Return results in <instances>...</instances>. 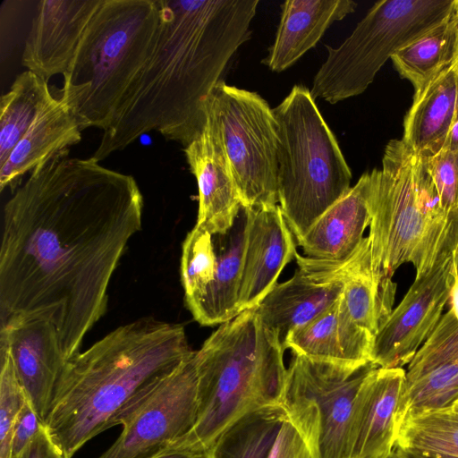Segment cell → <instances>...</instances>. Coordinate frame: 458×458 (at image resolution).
<instances>
[{"mask_svg":"<svg viewBox=\"0 0 458 458\" xmlns=\"http://www.w3.org/2000/svg\"><path fill=\"white\" fill-rule=\"evenodd\" d=\"M384 458H402L397 449L394 447L387 455Z\"/></svg>","mask_w":458,"mask_h":458,"instance_id":"cell-44","label":"cell"},{"mask_svg":"<svg viewBox=\"0 0 458 458\" xmlns=\"http://www.w3.org/2000/svg\"><path fill=\"white\" fill-rule=\"evenodd\" d=\"M427 164L442 208L449 215L458 214V148H444L427 158Z\"/></svg>","mask_w":458,"mask_h":458,"instance_id":"cell-34","label":"cell"},{"mask_svg":"<svg viewBox=\"0 0 458 458\" xmlns=\"http://www.w3.org/2000/svg\"><path fill=\"white\" fill-rule=\"evenodd\" d=\"M405 379L403 368L376 367L357 394L348 458H384L395 445V412Z\"/></svg>","mask_w":458,"mask_h":458,"instance_id":"cell-18","label":"cell"},{"mask_svg":"<svg viewBox=\"0 0 458 458\" xmlns=\"http://www.w3.org/2000/svg\"><path fill=\"white\" fill-rule=\"evenodd\" d=\"M293 237L279 205L250 208L240 312L258 307L277 284L281 272L297 252Z\"/></svg>","mask_w":458,"mask_h":458,"instance_id":"cell-15","label":"cell"},{"mask_svg":"<svg viewBox=\"0 0 458 458\" xmlns=\"http://www.w3.org/2000/svg\"><path fill=\"white\" fill-rule=\"evenodd\" d=\"M394 447L458 456V414L446 406L408 416L397 431Z\"/></svg>","mask_w":458,"mask_h":458,"instance_id":"cell-29","label":"cell"},{"mask_svg":"<svg viewBox=\"0 0 458 458\" xmlns=\"http://www.w3.org/2000/svg\"><path fill=\"white\" fill-rule=\"evenodd\" d=\"M344 284L318 282L296 270L292 278L276 284L256 310L263 324L275 331L283 344L289 333L335 302Z\"/></svg>","mask_w":458,"mask_h":458,"instance_id":"cell-25","label":"cell"},{"mask_svg":"<svg viewBox=\"0 0 458 458\" xmlns=\"http://www.w3.org/2000/svg\"><path fill=\"white\" fill-rule=\"evenodd\" d=\"M396 448V447H395ZM402 458H458V456L438 454L411 453L396 448Z\"/></svg>","mask_w":458,"mask_h":458,"instance_id":"cell-40","label":"cell"},{"mask_svg":"<svg viewBox=\"0 0 458 458\" xmlns=\"http://www.w3.org/2000/svg\"><path fill=\"white\" fill-rule=\"evenodd\" d=\"M17 377L40 419L45 421L66 359L56 328L47 320L13 319L0 325Z\"/></svg>","mask_w":458,"mask_h":458,"instance_id":"cell-14","label":"cell"},{"mask_svg":"<svg viewBox=\"0 0 458 458\" xmlns=\"http://www.w3.org/2000/svg\"><path fill=\"white\" fill-rule=\"evenodd\" d=\"M458 0H382L377 2L327 57L310 90L330 104L363 93L384 64L403 47L446 19Z\"/></svg>","mask_w":458,"mask_h":458,"instance_id":"cell-8","label":"cell"},{"mask_svg":"<svg viewBox=\"0 0 458 458\" xmlns=\"http://www.w3.org/2000/svg\"><path fill=\"white\" fill-rule=\"evenodd\" d=\"M395 291L392 278L376 277L372 267L345 282L339 298L337 332L349 365L371 362L375 337L393 311Z\"/></svg>","mask_w":458,"mask_h":458,"instance_id":"cell-16","label":"cell"},{"mask_svg":"<svg viewBox=\"0 0 458 458\" xmlns=\"http://www.w3.org/2000/svg\"><path fill=\"white\" fill-rule=\"evenodd\" d=\"M284 352L278 335L263 324L256 308L220 324L194 354L196 421L168 446L207 453L243 415L279 405L287 369Z\"/></svg>","mask_w":458,"mask_h":458,"instance_id":"cell-4","label":"cell"},{"mask_svg":"<svg viewBox=\"0 0 458 458\" xmlns=\"http://www.w3.org/2000/svg\"><path fill=\"white\" fill-rule=\"evenodd\" d=\"M273 113L279 206L298 239L350 190L352 173L308 88L295 85Z\"/></svg>","mask_w":458,"mask_h":458,"instance_id":"cell-7","label":"cell"},{"mask_svg":"<svg viewBox=\"0 0 458 458\" xmlns=\"http://www.w3.org/2000/svg\"><path fill=\"white\" fill-rule=\"evenodd\" d=\"M286 420L280 405L252 411L219 435L208 450V458H268Z\"/></svg>","mask_w":458,"mask_h":458,"instance_id":"cell-27","label":"cell"},{"mask_svg":"<svg viewBox=\"0 0 458 458\" xmlns=\"http://www.w3.org/2000/svg\"><path fill=\"white\" fill-rule=\"evenodd\" d=\"M203 112L217 129L242 206L277 205V124L267 102L220 80L205 98Z\"/></svg>","mask_w":458,"mask_h":458,"instance_id":"cell-9","label":"cell"},{"mask_svg":"<svg viewBox=\"0 0 458 458\" xmlns=\"http://www.w3.org/2000/svg\"><path fill=\"white\" fill-rule=\"evenodd\" d=\"M452 410L458 414V398H456L450 405Z\"/></svg>","mask_w":458,"mask_h":458,"instance_id":"cell-45","label":"cell"},{"mask_svg":"<svg viewBox=\"0 0 458 458\" xmlns=\"http://www.w3.org/2000/svg\"><path fill=\"white\" fill-rule=\"evenodd\" d=\"M148 458H208L207 453L181 450L166 446Z\"/></svg>","mask_w":458,"mask_h":458,"instance_id":"cell-39","label":"cell"},{"mask_svg":"<svg viewBox=\"0 0 458 458\" xmlns=\"http://www.w3.org/2000/svg\"><path fill=\"white\" fill-rule=\"evenodd\" d=\"M338 304L339 299L317 318L289 333L283 342L284 350L314 360L351 366L339 343Z\"/></svg>","mask_w":458,"mask_h":458,"instance_id":"cell-30","label":"cell"},{"mask_svg":"<svg viewBox=\"0 0 458 458\" xmlns=\"http://www.w3.org/2000/svg\"><path fill=\"white\" fill-rule=\"evenodd\" d=\"M43 425L28 398L13 429L10 458H21Z\"/></svg>","mask_w":458,"mask_h":458,"instance_id":"cell-35","label":"cell"},{"mask_svg":"<svg viewBox=\"0 0 458 458\" xmlns=\"http://www.w3.org/2000/svg\"><path fill=\"white\" fill-rule=\"evenodd\" d=\"M458 376V320L449 310L409 362L395 412L396 434L410 415L427 410Z\"/></svg>","mask_w":458,"mask_h":458,"instance_id":"cell-19","label":"cell"},{"mask_svg":"<svg viewBox=\"0 0 458 458\" xmlns=\"http://www.w3.org/2000/svg\"><path fill=\"white\" fill-rule=\"evenodd\" d=\"M453 260H454V267L455 276L458 280V240H457L456 245L454 247V250L453 251Z\"/></svg>","mask_w":458,"mask_h":458,"instance_id":"cell-43","label":"cell"},{"mask_svg":"<svg viewBox=\"0 0 458 458\" xmlns=\"http://www.w3.org/2000/svg\"><path fill=\"white\" fill-rule=\"evenodd\" d=\"M455 281L453 251L415 278L399 305L379 328L371 351L378 368H403L436 328Z\"/></svg>","mask_w":458,"mask_h":458,"instance_id":"cell-12","label":"cell"},{"mask_svg":"<svg viewBox=\"0 0 458 458\" xmlns=\"http://www.w3.org/2000/svg\"><path fill=\"white\" fill-rule=\"evenodd\" d=\"M47 81L30 71L19 74L0 102V166L53 100Z\"/></svg>","mask_w":458,"mask_h":458,"instance_id":"cell-28","label":"cell"},{"mask_svg":"<svg viewBox=\"0 0 458 458\" xmlns=\"http://www.w3.org/2000/svg\"><path fill=\"white\" fill-rule=\"evenodd\" d=\"M458 398L457 377L430 403L427 410L450 406Z\"/></svg>","mask_w":458,"mask_h":458,"instance_id":"cell-38","label":"cell"},{"mask_svg":"<svg viewBox=\"0 0 458 458\" xmlns=\"http://www.w3.org/2000/svg\"><path fill=\"white\" fill-rule=\"evenodd\" d=\"M352 0H288L281 5V16L273 45L262 61L280 72L312 48L327 28L353 13Z\"/></svg>","mask_w":458,"mask_h":458,"instance_id":"cell-22","label":"cell"},{"mask_svg":"<svg viewBox=\"0 0 458 458\" xmlns=\"http://www.w3.org/2000/svg\"><path fill=\"white\" fill-rule=\"evenodd\" d=\"M458 119V63H454L421 89L403 121V142L418 157L429 158L445 146Z\"/></svg>","mask_w":458,"mask_h":458,"instance_id":"cell-21","label":"cell"},{"mask_svg":"<svg viewBox=\"0 0 458 458\" xmlns=\"http://www.w3.org/2000/svg\"><path fill=\"white\" fill-rule=\"evenodd\" d=\"M81 140V129L59 98L44 108L0 166V190L15 191L24 175Z\"/></svg>","mask_w":458,"mask_h":458,"instance_id":"cell-24","label":"cell"},{"mask_svg":"<svg viewBox=\"0 0 458 458\" xmlns=\"http://www.w3.org/2000/svg\"><path fill=\"white\" fill-rule=\"evenodd\" d=\"M444 148H458V119L454 123L453 126L451 127Z\"/></svg>","mask_w":458,"mask_h":458,"instance_id":"cell-41","label":"cell"},{"mask_svg":"<svg viewBox=\"0 0 458 458\" xmlns=\"http://www.w3.org/2000/svg\"><path fill=\"white\" fill-rule=\"evenodd\" d=\"M250 220L243 206L232 227L213 233L216 254L214 279L201 298L188 310L202 326L222 324L239 315V293Z\"/></svg>","mask_w":458,"mask_h":458,"instance_id":"cell-23","label":"cell"},{"mask_svg":"<svg viewBox=\"0 0 458 458\" xmlns=\"http://www.w3.org/2000/svg\"><path fill=\"white\" fill-rule=\"evenodd\" d=\"M159 25L157 0H103L63 74L60 98L81 131H105L149 55Z\"/></svg>","mask_w":458,"mask_h":458,"instance_id":"cell-6","label":"cell"},{"mask_svg":"<svg viewBox=\"0 0 458 458\" xmlns=\"http://www.w3.org/2000/svg\"><path fill=\"white\" fill-rule=\"evenodd\" d=\"M135 178L63 150L35 168L5 203L0 325L37 318L56 328L66 360L104 316L108 286L142 228Z\"/></svg>","mask_w":458,"mask_h":458,"instance_id":"cell-1","label":"cell"},{"mask_svg":"<svg viewBox=\"0 0 458 458\" xmlns=\"http://www.w3.org/2000/svg\"><path fill=\"white\" fill-rule=\"evenodd\" d=\"M293 354L279 405L313 458H348L354 402L371 369Z\"/></svg>","mask_w":458,"mask_h":458,"instance_id":"cell-10","label":"cell"},{"mask_svg":"<svg viewBox=\"0 0 458 458\" xmlns=\"http://www.w3.org/2000/svg\"><path fill=\"white\" fill-rule=\"evenodd\" d=\"M458 58V7L443 21L398 50L391 60L415 90Z\"/></svg>","mask_w":458,"mask_h":458,"instance_id":"cell-26","label":"cell"},{"mask_svg":"<svg viewBox=\"0 0 458 458\" xmlns=\"http://www.w3.org/2000/svg\"><path fill=\"white\" fill-rule=\"evenodd\" d=\"M27 399L10 352L0 344V458H10L13 429Z\"/></svg>","mask_w":458,"mask_h":458,"instance_id":"cell-32","label":"cell"},{"mask_svg":"<svg viewBox=\"0 0 458 458\" xmlns=\"http://www.w3.org/2000/svg\"><path fill=\"white\" fill-rule=\"evenodd\" d=\"M148 57L122 98L92 157L102 161L158 131L188 146L202 131L203 103L251 35L259 0H157Z\"/></svg>","mask_w":458,"mask_h":458,"instance_id":"cell-2","label":"cell"},{"mask_svg":"<svg viewBox=\"0 0 458 458\" xmlns=\"http://www.w3.org/2000/svg\"><path fill=\"white\" fill-rule=\"evenodd\" d=\"M183 151L198 184L196 225L211 233L228 231L242 200L217 129L209 118L206 117L201 133Z\"/></svg>","mask_w":458,"mask_h":458,"instance_id":"cell-17","label":"cell"},{"mask_svg":"<svg viewBox=\"0 0 458 458\" xmlns=\"http://www.w3.org/2000/svg\"><path fill=\"white\" fill-rule=\"evenodd\" d=\"M102 2L40 1L25 41L23 66L47 81L55 74H64Z\"/></svg>","mask_w":458,"mask_h":458,"instance_id":"cell-13","label":"cell"},{"mask_svg":"<svg viewBox=\"0 0 458 458\" xmlns=\"http://www.w3.org/2000/svg\"><path fill=\"white\" fill-rule=\"evenodd\" d=\"M294 259L298 270L316 281L325 283H345L372 267L369 237H364L356 251L345 260L312 259L298 252Z\"/></svg>","mask_w":458,"mask_h":458,"instance_id":"cell-33","label":"cell"},{"mask_svg":"<svg viewBox=\"0 0 458 458\" xmlns=\"http://www.w3.org/2000/svg\"><path fill=\"white\" fill-rule=\"evenodd\" d=\"M194 354L120 419V436L98 458H148L191 429L198 411Z\"/></svg>","mask_w":458,"mask_h":458,"instance_id":"cell-11","label":"cell"},{"mask_svg":"<svg viewBox=\"0 0 458 458\" xmlns=\"http://www.w3.org/2000/svg\"><path fill=\"white\" fill-rule=\"evenodd\" d=\"M449 301H451L450 310L453 311L454 317L458 320V280L456 276L455 281L451 289Z\"/></svg>","mask_w":458,"mask_h":458,"instance_id":"cell-42","label":"cell"},{"mask_svg":"<svg viewBox=\"0 0 458 458\" xmlns=\"http://www.w3.org/2000/svg\"><path fill=\"white\" fill-rule=\"evenodd\" d=\"M456 61H457V63H458V58H457V60H456Z\"/></svg>","mask_w":458,"mask_h":458,"instance_id":"cell-46","label":"cell"},{"mask_svg":"<svg viewBox=\"0 0 458 458\" xmlns=\"http://www.w3.org/2000/svg\"><path fill=\"white\" fill-rule=\"evenodd\" d=\"M21 458H65L43 425Z\"/></svg>","mask_w":458,"mask_h":458,"instance_id":"cell-37","label":"cell"},{"mask_svg":"<svg viewBox=\"0 0 458 458\" xmlns=\"http://www.w3.org/2000/svg\"><path fill=\"white\" fill-rule=\"evenodd\" d=\"M216 267L213 233L195 225L182 249L181 279L187 308L194 305L211 284Z\"/></svg>","mask_w":458,"mask_h":458,"instance_id":"cell-31","label":"cell"},{"mask_svg":"<svg viewBox=\"0 0 458 458\" xmlns=\"http://www.w3.org/2000/svg\"><path fill=\"white\" fill-rule=\"evenodd\" d=\"M369 239L376 277L392 278L403 263L416 277L428 272L458 240V214L449 215L428 168L402 140H390L382 168L374 169Z\"/></svg>","mask_w":458,"mask_h":458,"instance_id":"cell-5","label":"cell"},{"mask_svg":"<svg viewBox=\"0 0 458 458\" xmlns=\"http://www.w3.org/2000/svg\"><path fill=\"white\" fill-rule=\"evenodd\" d=\"M371 173H365L304 235L296 239L304 256L342 261L356 251L371 221Z\"/></svg>","mask_w":458,"mask_h":458,"instance_id":"cell-20","label":"cell"},{"mask_svg":"<svg viewBox=\"0 0 458 458\" xmlns=\"http://www.w3.org/2000/svg\"><path fill=\"white\" fill-rule=\"evenodd\" d=\"M268 458H313L296 428L286 420Z\"/></svg>","mask_w":458,"mask_h":458,"instance_id":"cell-36","label":"cell"},{"mask_svg":"<svg viewBox=\"0 0 458 458\" xmlns=\"http://www.w3.org/2000/svg\"><path fill=\"white\" fill-rule=\"evenodd\" d=\"M193 352L182 325L141 318L118 327L66 361L44 421L50 438L72 458Z\"/></svg>","mask_w":458,"mask_h":458,"instance_id":"cell-3","label":"cell"}]
</instances>
